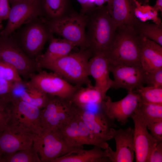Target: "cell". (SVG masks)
Segmentation results:
<instances>
[{
  "instance_id": "obj_22",
  "label": "cell",
  "mask_w": 162,
  "mask_h": 162,
  "mask_svg": "<svg viewBox=\"0 0 162 162\" xmlns=\"http://www.w3.org/2000/svg\"><path fill=\"white\" fill-rule=\"evenodd\" d=\"M52 162H110L104 150L94 146L91 149L85 150L82 146Z\"/></svg>"
},
{
  "instance_id": "obj_5",
  "label": "cell",
  "mask_w": 162,
  "mask_h": 162,
  "mask_svg": "<svg viewBox=\"0 0 162 162\" xmlns=\"http://www.w3.org/2000/svg\"><path fill=\"white\" fill-rule=\"evenodd\" d=\"M44 18L52 34L59 35L81 49L87 48L85 31L87 22L86 15L72 14L52 20Z\"/></svg>"
},
{
  "instance_id": "obj_18",
  "label": "cell",
  "mask_w": 162,
  "mask_h": 162,
  "mask_svg": "<svg viewBox=\"0 0 162 162\" xmlns=\"http://www.w3.org/2000/svg\"><path fill=\"white\" fill-rule=\"evenodd\" d=\"M140 0H110L106 8L117 28L134 27L137 18L135 14Z\"/></svg>"
},
{
  "instance_id": "obj_29",
  "label": "cell",
  "mask_w": 162,
  "mask_h": 162,
  "mask_svg": "<svg viewBox=\"0 0 162 162\" xmlns=\"http://www.w3.org/2000/svg\"><path fill=\"white\" fill-rule=\"evenodd\" d=\"M4 162H41L38 154L32 146L3 158Z\"/></svg>"
},
{
  "instance_id": "obj_39",
  "label": "cell",
  "mask_w": 162,
  "mask_h": 162,
  "mask_svg": "<svg viewBox=\"0 0 162 162\" xmlns=\"http://www.w3.org/2000/svg\"><path fill=\"white\" fill-rule=\"evenodd\" d=\"M105 2L104 0H94V4L98 6H102L103 4Z\"/></svg>"
},
{
  "instance_id": "obj_16",
  "label": "cell",
  "mask_w": 162,
  "mask_h": 162,
  "mask_svg": "<svg viewBox=\"0 0 162 162\" xmlns=\"http://www.w3.org/2000/svg\"><path fill=\"white\" fill-rule=\"evenodd\" d=\"M109 69L114 78L112 88L133 91L145 83L146 73L140 65L110 63Z\"/></svg>"
},
{
  "instance_id": "obj_17",
  "label": "cell",
  "mask_w": 162,
  "mask_h": 162,
  "mask_svg": "<svg viewBox=\"0 0 162 162\" xmlns=\"http://www.w3.org/2000/svg\"><path fill=\"white\" fill-rule=\"evenodd\" d=\"M77 114L94 134L104 143L113 139L112 130L116 127L114 120L102 111L94 112L77 107Z\"/></svg>"
},
{
  "instance_id": "obj_36",
  "label": "cell",
  "mask_w": 162,
  "mask_h": 162,
  "mask_svg": "<svg viewBox=\"0 0 162 162\" xmlns=\"http://www.w3.org/2000/svg\"><path fill=\"white\" fill-rule=\"evenodd\" d=\"M9 0H0V30L2 28V22L8 19L10 10Z\"/></svg>"
},
{
  "instance_id": "obj_25",
  "label": "cell",
  "mask_w": 162,
  "mask_h": 162,
  "mask_svg": "<svg viewBox=\"0 0 162 162\" xmlns=\"http://www.w3.org/2000/svg\"><path fill=\"white\" fill-rule=\"evenodd\" d=\"M51 96L33 86L29 81L19 99L41 109L46 105Z\"/></svg>"
},
{
  "instance_id": "obj_20",
  "label": "cell",
  "mask_w": 162,
  "mask_h": 162,
  "mask_svg": "<svg viewBox=\"0 0 162 162\" xmlns=\"http://www.w3.org/2000/svg\"><path fill=\"white\" fill-rule=\"evenodd\" d=\"M141 38L140 62L143 70L149 73L162 68V46L146 38Z\"/></svg>"
},
{
  "instance_id": "obj_14",
  "label": "cell",
  "mask_w": 162,
  "mask_h": 162,
  "mask_svg": "<svg viewBox=\"0 0 162 162\" xmlns=\"http://www.w3.org/2000/svg\"><path fill=\"white\" fill-rule=\"evenodd\" d=\"M112 136L116 144V151L109 146L104 151L110 162H133L135 158L134 128L112 130Z\"/></svg>"
},
{
  "instance_id": "obj_42",
  "label": "cell",
  "mask_w": 162,
  "mask_h": 162,
  "mask_svg": "<svg viewBox=\"0 0 162 162\" xmlns=\"http://www.w3.org/2000/svg\"><path fill=\"white\" fill-rule=\"evenodd\" d=\"M105 1V2H108L110 0H104Z\"/></svg>"
},
{
  "instance_id": "obj_6",
  "label": "cell",
  "mask_w": 162,
  "mask_h": 162,
  "mask_svg": "<svg viewBox=\"0 0 162 162\" xmlns=\"http://www.w3.org/2000/svg\"><path fill=\"white\" fill-rule=\"evenodd\" d=\"M0 60L13 66L26 78H30L36 71L41 70L37 61L25 54L11 35L0 34Z\"/></svg>"
},
{
  "instance_id": "obj_9",
  "label": "cell",
  "mask_w": 162,
  "mask_h": 162,
  "mask_svg": "<svg viewBox=\"0 0 162 162\" xmlns=\"http://www.w3.org/2000/svg\"><path fill=\"white\" fill-rule=\"evenodd\" d=\"M44 15L40 0H25L11 4L8 21L1 35L8 36L23 24Z\"/></svg>"
},
{
  "instance_id": "obj_41",
  "label": "cell",
  "mask_w": 162,
  "mask_h": 162,
  "mask_svg": "<svg viewBox=\"0 0 162 162\" xmlns=\"http://www.w3.org/2000/svg\"><path fill=\"white\" fill-rule=\"evenodd\" d=\"M0 162H4L2 157L0 155Z\"/></svg>"
},
{
  "instance_id": "obj_4",
  "label": "cell",
  "mask_w": 162,
  "mask_h": 162,
  "mask_svg": "<svg viewBox=\"0 0 162 162\" xmlns=\"http://www.w3.org/2000/svg\"><path fill=\"white\" fill-rule=\"evenodd\" d=\"M13 35L10 34L30 58L36 61L46 42L53 35L45 22L40 17L25 24Z\"/></svg>"
},
{
  "instance_id": "obj_19",
  "label": "cell",
  "mask_w": 162,
  "mask_h": 162,
  "mask_svg": "<svg viewBox=\"0 0 162 162\" xmlns=\"http://www.w3.org/2000/svg\"><path fill=\"white\" fill-rule=\"evenodd\" d=\"M110 63L104 55L96 54L92 56L89 60L88 66L89 76L94 79V86L104 95L112 88L113 80L110 78Z\"/></svg>"
},
{
  "instance_id": "obj_37",
  "label": "cell",
  "mask_w": 162,
  "mask_h": 162,
  "mask_svg": "<svg viewBox=\"0 0 162 162\" xmlns=\"http://www.w3.org/2000/svg\"><path fill=\"white\" fill-rule=\"evenodd\" d=\"M162 162V142L158 143L152 151L148 162Z\"/></svg>"
},
{
  "instance_id": "obj_34",
  "label": "cell",
  "mask_w": 162,
  "mask_h": 162,
  "mask_svg": "<svg viewBox=\"0 0 162 162\" xmlns=\"http://www.w3.org/2000/svg\"><path fill=\"white\" fill-rule=\"evenodd\" d=\"M14 82L0 78V99L11 101L10 93Z\"/></svg>"
},
{
  "instance_id": "obj_40",
  "label": "cell",
  "mask_w": 162,
  "mask_h": 162,
  "mask_svg": "<svg viewBox=\"0 0 162 162\" xmlns=\"http://www.w3.org/2000/svg\"><path fill=\"white\" fill-rule=\"evenodd\" d=\"M25 0H9L10 3L12 4L14 3Z\"/></svg>"
},
{
  "instance_id": "obj_32",
  "label": "cell",
  "mask_w": 162,
  "mask_h": 162,
  "mask_svg": "<svg viewBox=\"0 0 162 162\" xmlns=\"http://www.w3.org/2000/svg\"><path fill=\"white\" fill-rule=\"evenodd\" d=\"M145 82L149 86L162 87V68L152 72L146 73Z\"/></svg>"
},
{
  "instance_id": "obj_13",
  "label": "cell",
  "mask_w": 162,
  "mask_h": 162,
  "mask_svg": "<svg viewBox=\"0 0 162 162\" xmlns=\"http://www.w3.org/2000/svg\"><path fill=\"white\" fill-rule=\"evenodd\" d=\"M134 124V140L136 162H148L150 154L158 143L148 132L147 125L138 108L131 116Z\"/></svg>"
},
{
  "instance_id": "obj_15",
  "label": "cell",
  "mask_w": 162,
  "mask_h": 162,
  "mask_svg": "<svg viewBox=\"0 0 162 162\" xmlns=\"http://www.w3.org/2000/svg\"><path fill=\"white\" fill-rule=\"evenodd\" d=\"M34 135L9 123L0 133V155L2 157L31 147Z\"/></svg>"
},
{
  "instance_id": "obj_8",
  "label": "cell",
  "mask_w": 162,
  "mask_h": 162,
  "mask_svg": "<svg viewBox=\"0 0 162 162\" xmlns=\"http://www.w3.org/2000/svg\"><path fill=\"white\" fill-rule=\"evenodd\" d=\"M77 107L70 100L51 96L45 106L41 109L40 118L43 130H58L76 112Z\"/></svg>"
},
{
  "instance_id": "obj_1",
  "label": "cell",
  "mask_w": 162,
  "mask_h": 162,
  "mask_svg": "<svg viewBox=\"0 0 162 162\" xmlns=\"http://www.w3.org/2000/svg\"><path fill=\"white\" fill-rule=\"evenodd\" d=\"M85 13L87 14V48L92 56H106L112 46L117 27L106 7H94Z\"/></svg>"
},
{
  "instance_id": "obj_33",
  "label": "cell",
  "mask_w": 162,
  "mask_h": 162,
  "mask_svg": "<svg viewBox=\"0 0 162 162\" xmlns=\"http://www.w3.org/2000/svg\"><path fill=\"white\" fill-rule=\"evenodd\" d=\"M28 81L14 82L10 93L11 101L14 100L19 99L21 94L27 88Z\"/></svg>"
},
{
  "instance_id": "obj_2",
  "label": "cell",
  "mask_w": 162,
  "mask_h": 162,
  "mask_svg": "<svg viewBox=\"0 0 162 162\" xmlns=\"http://www.w3.org/2000/svg\"><path fill=\"white\" fill-rule=\"evenodd\" d=\"M88 49L68 55L50 63L43 65L62 77L70 83L78 86L91 84L88 72V63L92 56Z\"/></svg>"
},
{
  "instance_id": "obj_21",
  "label": "cell",
  "mask_w": 162,
  "mask_h": 162,
  "mask_svg": "<svg viewBox=\"0 0 162 162\" xmlns=\"http://www.w3.org/2000/svg\"><path fill=\"white\" fill-rule=\"evenodd\" d=\"M76 46L73 44L64 39L54 38L52 35L45 53L41 55L36 61L39 67L52 63L70 53Z\"/></svg>"
},
{
  "instance_id": "obj_23",
  "label": "cell",
  "mask_w": 162,
  "mask_h": 162,
  "mask_svg": "<svg viewBox=\"0 0 162 162\" xmlns=\"http://www.w3.org/2000/svg\"><path fill=\"white\" fill-rule=\"evenodd\" d=\"M106 96L91 84L80 87L70 100L77 107L86 109L90 105H100Z\"/></svg>"
},
{
  "instance_id": "obj_28",
  "label": "cell",
  "mask_w": 162,
  "mask_h": 162,
  "mask_svg": "<svg viewBox=\"0 0 162 162\" xmlns=\"http://www.w3.org/2000/svg\"><path fill=\"white\" fill-rule=\"evenodd\" d=\"M135 89L134 90L138 95L141 101L162 104V87L142 85Z\"/></svg>"
},
{
  "instance_id": "obj_30",
  "label": "cell",
  "mask_w": 162,
  "mask_h": 162,
  "mask_svg": "<svg viewBox=\"0 0 162 162\" xmlns=\"http://www.w3.org/2000/svg\"><path fill=\"white\" fill-rule=\"evenodd\" d=\"M0 78L14 82L22 80L16 69L10 64L0 60Z\"/></svg>"
},
{
  "instance_id": "obj_27",
  "label": "cell",
  "mask_w": 162,
  "mask_h": 162,
  "mask_svg": "<svg viewBox=\"0 0 162 162\" xmlns=\"http://www.w3.org/2000/svg\"><path fill=\"white\" fill-rule=\"evenodd\" d=\"M138 109L146 125L162 121V104L141 101Z\"/></svg>"
},
{
  "instance_id": "obj_11",
  "label": "cell",
  "mask_w": 162,
  "mask_h": 162,
  "mask_svg": "<svg viewBox=\"0 0 162 162\" xmlns=\"http://www.w3.org/2000/svg\"><path fill=\"white\" fill-rule=\"evenodd\" d=\"M12 104L9 123L35 135L43 130L40 123L41 109L20 99L14 100Z\"/></svg>"
},
{
  "instance_id": "obj_3",
  "label": "cell",
  "mask_w": 162,
  "mask_h": 162,
  "mask_svg": "<svg viewBox=\"0 0 162 162\" xmlns=\"http://www.w3.org/2000/svg\"><path fill=\"white\" fill-rule=\"evenodd\" d=\"M141 38L134 27L117 28L112 46L106 56L110 63L141 65Z\"/></svg>"
},
{
  "instance_id": "obj_7",
  "label": "cell",
  "mask_w": 162,
  "mask_h": 162,
  "mask_svg": "<svg viewBox=\"0 0 162 162\" xmlns=\"http://www.w3.org/2000/svg\"><path fill=\"white\" fill-rule=\"evenodd\" d=\"M33 146L42 162H52L82 146H69L58 129L43 130L40 134L35 135Z\"/></svg>"
},
{
  "instance_id": "obj_12",
  "label": "cell",
  "mask_w": 162,
  "mask_h": 162,
  "mask_svg": "<svg viewBox=\"0 0 162 162\" xmlns=\"http://www.w3.org/2000/svg\"><path fill=\"white\" fill-rule=\"evenodd\" d=\"M140 102L139 96L133 90L128 91L125 97L117 101H112L110 97L106 96L100 105L102 111L108 117L116 119L123 125L134 113Z\"/></svg>"
},
{
  "instance_id": "obj_24",
  "label": "cell",
  "mask_w": 162,
  "mask_h": 162,
  "mask_svg": "<svg viewBox=\"0 0 162 162\" xmlns=\"http://www.w3.org/2000/svg\"><path fill=\"white\" fill-rule=\"evenodd\" d=\"M134 27L140 36L162 46V27L160 23H147L141 21L137 18Z\"/></svg>"
},
{
  "instance_id": "obj_10",
  "label": "cell",
  "mask_w": 162,
  "mask_h": 162,
  "mask_svg": "<svg viewBox=\"0 0 162 162\" xmlns=\"http://www.w3.org/2000/svg\"><path fill=\"white\" fill-rule=\"evenodd\" d=\"M30 79L33 86L49 95L68 100H70L81 87L73 85L53 72L40 70L32 75Z\"/></svg>"
},
{
  "instance_id": "obj_26",
  "label": "cell",
  "mask_w": 162,
  "mask_h": 162,
  "mask_svg": "<svg viewBox=\"0 0 162 162\" xmlns=\"http://www.w3.org/2000/svg\"><path fill=\"white\" fill-rule=\"evenodd\" d=\"M45 18L50 20L65 15L68 5V0H40Z\"/></svg>"
},
{
  "instance_id": "obj_31",
  "label": "cell",
  "mask_w": 162,
  "mask_h": 162,
  "mask_svg": "<svg viewBox=\"0 0 162 162\" xmlns=\"http://www.w3.org/2000/svg\"><path fill=\"white\" fill-rule=\"evenodd\" d=\"M11 101L0 99V133L8 126L11 115Z\"/></svg>"
},
{
  "instance_id": "obj_35",
  "label": "cell",
  "mask_w": 162,
  "mask_h": 162,
  "mask_svg": "<svg viewBox=\"0 0 162 162\" xmlns=\"http://www.w3.org/2000/svg\"><path fill=\"white\" fill-rule=\"evenodd\" d=\"M150 134L158 143L162 142V121L154 122L147 125Z\"/></svg>"
},
{
  "instance_id": "obj_38",
  "label": "cell",
  "mask_w": 162,
  "mask_h": 162,
  "mask_svg": "<svg viewBox=\"0 0 162 162\" xmlns=\"http://www.w3.org/2000/svg\"><path fill=\"white\" fill-rule=\"evenodd\" d=\"M154 10L157 11H162V0H157L155 5L153 6Z\"/></svg>"
}]
</instances>
